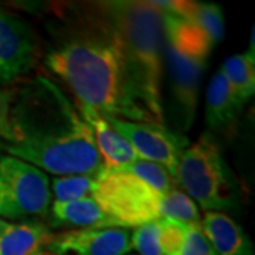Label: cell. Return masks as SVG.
I'll use <instances>...</instances> for the list:
<instances>
[{
	"label": "cell",
	"instance_id": "e0dca14e",
	"mask_svg": "<svg viewBox=\"0 0 255 255\" xmlns=\"http://www.w3.org/2000/svg\"><path fill=\"white\" fill-rule=\"evenodd\" d=\"M179 9L189 14L216 47L224 38V14L216 3L207 1H177Z\"/></svg>",
	"mask_w": 255,
	"mask_h": 255
},
{
	"label": "cell",
	"instance_id": "d6986e66",
	"mask_svg": "<svg viewBox=\"0 0 255 255\" xmlns=\"http://www.w3.org/2000/svg\"><path fill=\"white\" fill-rule=\"evenodd\" d=\"M160 219H167L186 226L200 224L201 216L197 204L179 187L160 197Z\"/></svg>",
	"mask_w": 255,
	"mask_h": 255
},
{
	"label": "cell",
	"instance_id": "7c38bea8",
	"mask_svg": "<svg viewBox=\"0 0 255 255\" xmlns=\"http://www.w3.org/2000/svg\"><path fill=\"white\" fill-rule=\"evenodd\" d=\"M201 230L219 255H255L254 247L237 221L221 211H207Z\"/></svg>",
	"mask_w": 255,
	"mask_h": 255
},
{
	"label": "cell",
	"instance_id": "ffe728a7",
	"mask_svg": "<svg viewBox=\"0 0 255 255\" xmlns=\"http://www.w3.org/2000/svg\"><path fill=\"white\" fill-rule=\"evenodd\" d=\"M98 176L97 174H71L55 176L51 180V196L54 201H73L91 196Z\"/></svg>",
	"mask_w": 255,
	"mask_h": 255
},
{
	"label": "cell",
	"instance_id": "d4e9b609",
	"mask_svg": "<svg viewBox=\"0 0 255 255\" xmlns=\"http://www.w3.org/2000/svg\"><path fill=\"white\" fill-rule=\"evenodd\" d=\"M9 224L10 223H7L6 220H3L1 217H0V236L4 233V230H6V228L9 227Z\"/></svg>",
	"mask_w": 255,
	"mask_h": 255
},
{
	"label": "cell",
	"instance_id": "6da1fadb",
	"mask_svg": "<svg viewBox=\"0 0 255 255\" xmlns=\"http://www.w3.org/2000/svg\"><path fill=\"white\" fill-rule=\"evenodd\" d=\"M44 65L102 117L155 124L137 105L118 38L95 3L55 27Z\"/></svg>",
	"mask_w": 255,
	"mask_h": 255
},
{
	"label": "cell",
	"instance_id": "30bf717a",
	"mask_svg": "<svg viewBox=\"0 0 255 255\" xmlns=\"http://www.w3.org/2000/svg\"><path fill=\"white\" fill-rule=\"evenodd\" d=\"M130 236L128 228H78L54 236L46 250L55 255H127Z\"/></svg>",
	"mask_w": 255,
	"mask_h": 255
},
{
	"label": "cell",
	"instance_id": "277c9868",
	"mask_svg": "<svg viewBox=\"0 0 255 255\" xmlns=\"http://www.w3.org/2000/svg\"><path fill=\"white\" fill-rule=\"evenodd\" d=\"M176 182L191 200L207 211H228L240 207L237 179L224 160L219 143L209 132L183 150Z\"/></svg>",
	"mask_w": 255,
	"mask_h": 255
},
{
	"label": "cell",
	"instance_id": "2e32d148",
	"mask_svg": "<svg viewBox=\"0 0 255 255\" xmlns=\"http://www.w3.org/2000/svg\"><path fill=\"white\" fill-rule=\"evenodd\" d=\"M220 71L244 104L254 95L255 91V55L250 53L228 57Z\"/></svg>",
	"mask_w": 255,
	"mask_h": 255
},
{
	"label": "cell",
	"instance_id": "7a4b0ae2",
	"mask_svg": "<svg viewBox=\"0 0 255 255\" xmlns=\"http://www.w3.org/2000/svg\"><path fill=\"white\" fill-rule=\"evenodd\" d=\"M10 98L16 143H1L6 153L54 176H100L104 163L91 128L57 84L38 75Z\"/></svg>",
	"mask_w": 255,
	"mask_h": 255
},
{
	"label": "cell",
	"instance_id": "52a82bcc",
	"mask_svg": "<svg viewBox=\"0 0 255 255\" xmlns=\"http://www.w3.org/2000/svg\"><path fill=\"white\" fill-rule=\"evenodd\" d=\"M206 65L207 58L180 53L164 41V67L169 75L172 118L177 133L187 132L194 122Z\"/></svg>",
	"mask_w": 255,
	"mask_h": 255
},
{
	"label": "cell",
	"instance_id": "9c48e42d",
	"mask_svg": "<svg viewBox=\"0 0 255 255\" xmlns=\"http://www.w3.org/2000/svg\"><path fill=\"white\" fill-rule=\"evenodd\" d=\"M40 54L27 23L0 7V84L11 85L33 70Z\"/></svg>",
	"mask_w": 255,
	"mask_h": 255
},
{
	"label": "cell",
	"instance_id": "44dd1931",
	"mask_svg": "<svg viewBox=\"0 0 255 255\" xmlns=\"http://www.w3.org/2000/svg\"><path fill=\"white\" fill-rule=\"evenodd\" d=\"M189 226L173 220H156V238L162 255H182Z\"/></svg>",
	"mask_w": 255,
	"mask_h": 255
},
{
	"label": "cell",
	"instance_id": "8fae6325",
	"mask_svg": "<svg viewBox=\"0 0 255 255\" xmlns=\"http://www.w3.org/2000/svg\"><path fill=\"white\" fill-rule=\"evenodd\" d=\"M77 108L84 121L91 128L94 140L100 152L105 170L115 169L139 159L132 146L111 127L108 121L100 112H97L90 107L81 105L78 102H77Z\"/></svg>",
	"mask_w": 255,
	"mask_h": 255
},
{
	"label": "cell",
	"instance_id": "83f0119b",
	"mask_svg": "<svg viewBox=\"0 0 255 255\" xmlns=\"http://www.w3.org/2000/svg\"><path fill=\"white\" fill-rule=\"evenodd\" d=\"M127 255H136V254H127Z\"/></svg>",
	"mask_w": 255,
	"mask_h": 255
},
{
	"label": "cell",
	"instance_id": "5b68a950",
	"mask_svg": "<svg viewBox=\"0 0 255 255\" xmlns=\"http://www.w3.org/2000/svg\"><path fill=\"white\" fill-rule=\"evenodd\" d=\"M91 196L119 228H136L160 219L162 194L125 172L104 169Z\"/></svg>",
	"mask_w": 255,
	"mask_h": 255
},
{
	"label": "cell",
	"instance_id": "4fadbf2b",
	"mask_svg": "<svg viewBox=\"0 0 255 255\" xmlns=\"http://www.w3.org/2000/svg\"><path fill=\"white\" fill-rule=\"evenodd\" d=\"M246 104L238 98L221 71L214 73L207 87L206 122L211 130L226 129L240 115Z\"/></svg>",
	"mask_w": 255,
	"mask_h": 255
},
{
	"label": "cell",
	"instance_id": "cb8c5ba5",
	"mask_svg": "<svg viewBox=\"0 0 255 255\" xmlns=\"http://www.w3.org/2000/svg\"><path fill=\"white\" fill-rule=\"evenodd\" d=\"M247 53L255 55V27L254 26H253V28H251V36H250V47H248Z\"/></svg>",
	"mask_w": 255,
	"mask_h": 255
},
{
	"label": "cell",
	"instance_id": "7402d4cb",
	"mask_svg": "<svg viewBox=\"0 0 255 255\" xmlns=\"http://www.w3.org/2000/svg\"><path fill=\"white\" fill-rule=\"evenodd\" d=\"M182 255H219L206 238L200 224L189 226L186 244L183 247Z\"/></svg>",
	"mask_w": 255,
	"mask_h": 255
},
{
	"label": "cell",
	"instance_id": "ba28073f",
	"mask_svg": "<svg viewBox=\"0 0 255 255\" xmlns=\"http://www.w3.org/2000/svg\"><path fill=\"white\" fill-rule=\"evenodd\" d=\"M104 118L132 146L139 159L162 164L176 179L180 156L189 143L182 133L170 130L166 125L152 122H133L111 117Z\"/></svg>",
	"mask_w": 255,
	"mask_h": 255
},
{
	"label": "cell",
	"instance_id": "9a60e30c",
	"mask_svg": "<svg viewBox=\"0 0 255 255\" xmlns=\"http://www.w3.org/2000/svg\"><path fill=\"white\" fill-rule=\"evenodd\" d=\"M54 236L43 223H10L0 236V255H34L46 250Z\"/></svg>",
	"mask_w": 255,
	"mask_h": 255
},
{
	"label": "cell",
	"instance_id": "5bb4252c",
	"mask_svg": "<svg viewBox=\"0 0 255 255\" xmlns=\"http://www.w3.org/2000/svg\"><path fill=\"white\" fill-rule=\"evenodd\" d=\"M51 220L55 227L75 230L117 227L115 221L104 213L92 196L73 201H54L51 206Z\"/></svg>",
	"mask_w": 255,
	"mask_h": 255
},
{
	"label": "cell",
	"instance_id": "8992f818",
	"mask_svg": "<svg viewBox=\"0 0 255 255\" xmlns=\"http://www.w3.org/2000/svg\"><path fill=\"white\" fill-rule=\"evenodd\" d=\"M46 172L13 156H0V217L23 220L46 216L51 204Z\"/></svg>",
	"mask_w": 255,
	"mask_h": 255
},
{
	"label": "cell",
	"instance_id": "484cf974",
	"mask_svg": "<svg viewBox=\"0 0 255 255\" xmlns=\"http://www.w3.org/2000/svg\"><path fill=\"white\" fill-rule=\"evenodd\" d=\"M34 255H55V254L50 253V251H47V250H43V251H38V253H36Z\"/></svg>",
	"mask_w": 255,
	"mask_h": 255
},
{
	"label": "cell",
	"instance_id": "ac0fdd59",
	"mask_svg": "<svg viewBox=\"0 0 255 255\" xmlns=\"http://www.w3.org/2000/svg\"><path fill=\"white\" fill-rule=\"evenodd\" d=\"M111 170H118V172L132 174L137 179H140L142 182H145L146 184H149L153 190H156L162 196L179 187L176 179L164 166L155 163V162L143 160V159H136L130 163L119 166V167L111 169Z\"/></svg>",
	"mask_w": 255,
	"mask_h": 255
},
{
	"label": "cell",
	"instance_id": "4316f807",
	"mask_svg": "<svg viewBox=\"0 0 255 255\" xmlns=\"http://www.w3.org/2000/svg\"><path fill=\"white\" fill-rule=\"evenodd\" d=\"M0 152H1V142H0Z\"/></svg>",
	"mask_w": 255,
	"mask_h": 255
},
{
	"label": "cell",
	"instance_id": "3957f363",
	"mask_svg": "<svg viewBox=\"0 0 255 255\" xmlns=\"http://www.w3.org/2000/svg\"><path fill=\"white\" fill-rule=\"evenodd\" d=\"M118 38L128 82L137 105L164 125L160 82L164 67L163 14L152 1L95 3Z\"/></svg>",
	"mask_w": 255,
	"mask_h": 255
},
{
	"label": "cell",
	"instance_id": "603a6c76",
	"mask_svg": "<svg viewBox=\"0 0 255 255\" xmlns=\"http://www.w3.org/2000/svg\"><path fill=\"white\" fill-rule=\"evenodd\" d=\"M10 91L0 87V137H3L7 143H16V135L10 118Z\"/></svg>",
	"mask_w": 255,
	"mask_h": 255
}]
</instances>
